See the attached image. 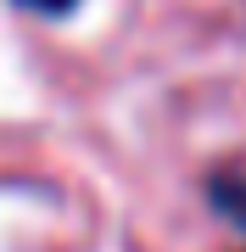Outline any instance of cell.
I'll list each match as a JSON object with an SVG mask.
<instances>
[{
	"instance_id": "obj_1",
	"label": "cell",
	"mask_w": 246,
	"mask_h": 252,
	"mask_svg": "<svg viewBox=\"0 0 246 252\" xmlns=\"http://www.w3.org/2000/svg\"><path fill=\"white\" fill-rule=\"evenodd\" d=\"M207 196H213V207H219L229 224L246 230V174H213Z\"/></svg>"
},
{
	"instance_id": "obj_2",
	"label": "cell",
	"mask_w": 246,
	"mask_h": 252,
	"mask_svg": "<svg viewBox=\"0 0 246 252\" xmlns=\"http://www.w3.org/2000/svg\"><path fill=\"white\" fill-rule=\"evenodd\" d=\"M17 6H28V11H45V17H67L79 0H17Z\"/></svg>"
}]
</instances>
